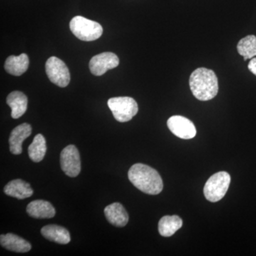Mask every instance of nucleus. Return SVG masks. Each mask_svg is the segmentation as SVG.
Here are the masks:
<instances>
[{
    "label": "nucleus",
    "mask_w": 256,
    "mask_h": 256,
    "mask_svg": "<svg viewBox=\"0 0 256 256\" xmlns=\"http://www.w3.org/2000/svg\"><path fill=\"white\" fill-rule=\"evenodd\" d=\"M168 126L174 136L182 139H192L196 134L194 124L190 120L183 116H172L168 120Z\"/></svg>",
    "instance_id": "nucleus-9"
},
{
    "label": "nucleus",
    "mask_w": 256,
    "mask_h": 256,
    "mask_svg": "<svg viewBox=\"0 0 256 256\" xmlns=\"http://www.w3.org/2000/svg\"><path fill=\"white\" fill-rule=\"evenodd\" d=\"M60 162L62 169L67 176L76 178L82 170L80 154L76 146L70 144L60 152Z\"/></svg>",
    "instance_id": "nucleus-7"
},
{
    "label": "nucleus",
    "mask_w": 256,
    "mask_h": 256,
    "mask_svg": "<svg viewBox=\"0 0 256 256\" xmlns=\"http://www.w3.org/2000/svg\"><path fill=\"white\" fill-rule=\"evenodd\" d=\"M190 86L194 96L198 100H212L218 94V78L210 69L198 68L190 76Z\"/></svg>",
    "instance_id": "nucleus-2"
},
{
    "label": "nucleus",
    "mask_w": 256,
    "mask_h": 256,
    "mask_svg": "<svg viewBox=\"0 0 256 256\" xmlns=\"http://www.w3.org/2000/svg\"><path fill=\"white\" fill-rule=\"evenodd\" d=\"M32 128L30 124H22L12 131L9 143L10 149L12 154H20L22 152V143L32 134Z\"/></svg>",
    "instance_id": "nucleus-10"
},
{
    "label": "nucleus",
    "mask_w": 256,
    "mask_h": 256,
    "mask_svg": "<svg viewBox=\"0 0 256 256\" xmlns=\"http://www.w3.org/2000/svg\"><path fill=\"white\" fill-rule=\"evenodd\" d=\"M182 220L178 216H164L160 220L158 230L162 236L170 237L182 226Z\"/></svg>",
    "instance_id": "nucleus-18"
},
{
    "label": "nucleus",
    "mask_w": 256,
    "mask_h": 256,
    "mask_svg": "<svg viewBox=\"0 0 256 256\" xmlns=\"http://www.w3.org/2000/svg\"><path fill=\"white\" fill-rule=\"evenodd\" d=\"M0 244L6 250L16 252H28L32 248V246L30 242L13 234L1 235Z\"/></svg>",
    "instance_id": "nucleus-14"
},
{
    "label": "nucleus",
    "mask_w": 256,
    "mask_h": 256,
    "mask_svg": "<svg viewBox=\"0 0 256 256\" xmlns=\"http://www.w3.org/2000/svg\"><path fill=\"white\" fill-rule=\"evenodd\" d=\"M237 50L239 54L244 56V60L254 58L256 56V36L248 35L240 40Z\"/></svg>",
    "instance_id": "nucleus-20"
},
{
    "label": "nucleus",
    "mask_w": 256,
    "mask_h": 256,
    "mask_svg": "<svg viewBox=\"0 0 256 256\" xmlns=\"http://www.w3.org/2000/svg\"><path fill=\"white\" fill-rule=\"evenodd\" d=\"M6 104L11 108L12 118L18 119L26 112L28 104V97L22 92H13L8 95Z\"/></svg>",
    "instance_id": "nucleus-15"
},
{
    "label": "nucleus",
    "mask_w": 256,
    "mask_h": 256,
    "mask_svg": "<svg viewBox=\"0 0 256 256\" xmlns=\"http://www.w3.org/2000/svg\"><path fill=\"white\" fill-rule=\"evenodd\" d=\"M42 236L47 240L60 244H68L70 242V236L68 230L58 225L45 226L42 228Z\"/></svg>",
    "instance_id": "nucleus-17"
},
{
    "label": "nucleus",
    "mask_w": 256,
    "mask_h": 256,
    "mask_svg": "<svg viewBox=\"0 0 256 256\" xmlns=\"http://www.w3.org/2000/svg\"><path fill=\"white\" fill-rule=\"evenodd\" d=\"M248 68L252 72L254 75L256 76V58H252L250 62H249Z\"/></svg>",
    "instance_id": "nucleus-21"
},
{
    "label": "nucleus",
    "mask_w": 256,
    "mask_h": 256,
    "mask_svg": "<svg viewBox=\"0 0 256 256\" xmlns=\"http://www.w3.org/2000/svg\"><path fill=\"white\" fill-rule=\"evenodd\" d=\"M130 182L148 194L156 195L163 190V182L159 173L148 165L138 163L128 172Z\"/></svg>",
    "instance_id": "nucleus-1"
},
{
    "label": "nucleus",
    "mask_w": 256,
    "mask_h": 256,
    "mask_svg": "<svg viewBox=\"0 0 256 256\" xmlns=\"http://www.w3.org/2000/svg\"><path fill=\"white\" fill-rule=\"evenodd\" d=\"M230 183V176L226 172H220L212 175L207 180L204 194L208 201L217 202L224 198L228 191Z\"/></svg>",
    "instance_id": "nucleus-4"
},
{
    "label": "nucleus",
    "mask_w": 256,
    "mask_h": 256,
    "mask_svg": "<svg viewBox=\"0 0 256 256\" xmlns=\"http://www.w3.org/2000/svg\"><path fill=\"white\" fill-rule=\"evenodd\" d=\"M30 60L26 54L21 55L10 56L4 63V69L8 74L15 76H20L28 70Z\"/></svg>",
    "instance_id": "nucleus-16"
},
{
    "label": "nucleus",
    "mask_w": 256,
    "mask_h": 256,
    "mask_svg": "<svg viewBox=\"0 0 256 256\" xmlns=\"http://www.w3.org/2000/svg\"><path fill=\"white\" fill-rule=\"evenodd\" d=\"M4 192L8 196L18 200L28 198L33 194L34 191L30 184L18 178L10 182L4 188Z\"/></svg>",
    "instance_id": "nucleus-13"
},
{
    "label": "nucleus",
    "mask_w": 256,
    "mask_h": 256,
    "mask_svg": "<svg viewBox=\"0 0 256 256\" xmlns=\"http://www.w3.org/2000/svg\"><path fill=\"white\" fill-rule=\"evenodd\" d=\"M104 213L109 223L117 227H124L129 220V216L121 204H111L106 206Z\"/></svg>",
    "instance_id": "nucleus-11"
},
{
    "label": "nucleus",
    "mask_w": 256,
    "mask_h": 256,
    "mask_svg": "<svg viewBox=\"0 0 256 256\" xmlns=\"http://www.w3.org/2000/svg\"><path fill=\"white\" fill-rule=\"evenodd\" d=\"M108 106L120 122L130 120L138 112L137 102L130 97L112 98L108 101Z\"/></svg>",
    "instance_id": "nucleus-5"
},
{
    "label": "nucleus",
    "mask_w": 256,
    "mask_h": 256,
    "mask_svg": "<svg viewBox=\"0 0 256 256\" xmlns=\"http://www.w3.org/2000/svg\"><path fill=\"white\" fill-rule=\"evenodd\" d=\"M26 212L32 218L44 220L54 217L56 210L50 202L44 200H35L28 204Z\"/></svg>",
    "instance_id": "nucleus-12"
},
{
    "label": "nucleus",
    "mask_w": 256,
    "mask_h": 256,
    "mask_svg": "<svg viewBox=\"0 0 256 256\" xmlns=\"http://www.w3.org/2000/svg\"><path fill=\"white\" fill-rule=\"evenodd\" d=\"M46 152V142L45 138L42 134H36L28 148L30 159L34 162H40L44 158Z\"/></svg>",
    "instance_id": "nucleus-19"
},
{
    "label": "nucleus",
    "mask_w": 256,
    "mask_h": 256,
    "mask_svg": "<svg viewBox=\"0 0 256 256\" xmlns=\"http://www.w3.org/2000/svg\"><path fill=\"white\" fill-rule=\"evenodd\" d=\"M70 28L77 38L84 42L95 41L100 38L104 32L100 24L82 16L72 18Z\"/></svg>",
    "instance_id": "nucleus-3"
},
{
    "label": "nucleus",
    "mask_w": 256,
    "mask_h": 256,
    "mask_svg": "<svg viewBox=\"0 0 256 256\" xmlns=\"http://www.w3.org/2000/svg\"><path fill=\"white\" fill-rule=\"evenodd\" d=\"M47 76L50 82L60 88L66 87L70 80L68 68L63 60L52 56L46 63Z\"/></svg>",
    "instance_id": "nucleus-6"
},
{
    "label": "nucleus",
    "mask_w": 256,
    "mask_h": 256,
    "mask_svg": "<svg viewBox=\"0 0 256 256\" xmlns=\"http://www.w3.org/2000/svg\"><path fill=\"white\" fill-rule=\"evenodd\" d=\"M119 62L117 55L112 52H104L92 57L89 63V68L94 76H100L110 69L118 66Z\"/></svg>",
    "instance_id": "nucleus-8"
}]
</instances>
